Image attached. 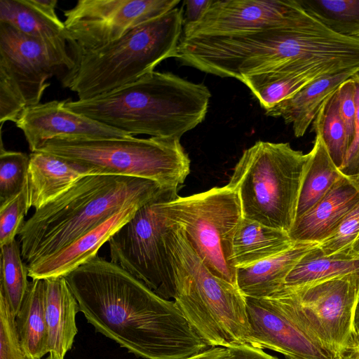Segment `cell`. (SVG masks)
<instances>
[{
    "instance_id": "cell-34",
    "label": "cell",
    "mask_w": 359,
    "mask_h": 359,
    "mask_svg": "<svg viewBox=\"0 0 359 359\" xmlns=\"http://www.w3.org/2000/svg\"><path fill=\"white\" fill-rule=\"evenodd\" d=\"M359 234V203L345 217L336 230L318 243L324 255H331L351 248Z\"/></svg>"
},
{
    "instance_id": "cell-14",
    "label": "cell",
    "mask_w": 359,
    "mask_h": 359,
    "mask_svg": "<svg viewBox=\"0 0 359 359\" xmlns=\"http://www.w3.org/2000/svg\"><path fill=\"white\" fill-rule=\"evenodd\" d=\"M245 298L250 327L248 345L280 353L288 359H334L297 326L273 297Z\"/></svg>"
},
{
    "instance_id": "cell-4",
    "label": "cell",
    "mask_w": 359,
    "mask_h": 359,
    "mask_svg": "<svg viewBox=\"0 0 359 359\" xmlns=\"http://www.w3.org/2000/svg\"><path fill=\"white\" fill-rule=\"evenodd\" d=\"M163 237L173 279V301L195 332L208 347L248 344L245 297L210 271L182 227L168 223Z\"/></svg>"
},
{
    "instance_id": "cell-27",
    "label": "cell",
    "mask_w": 359,
    "mask_h": 359,
    "mask_svg": "<svg viewBox=\"0 0 359 359\" xmlns=\"http://www.w3.org/2000/svg\"><path fill=\"white\" fill-rule=\"evenodd\" d=\"M0 22L20 32L49 42L67 43L65 25L43 16L25 0H0Z\"/></svg>"
},
{
    "instance_id": "cell-32",
    "label": "cell",
    "mask_w": 359,
    "mask_h": 359,
    "mask_svg": "<svg viewBox=\"0 0 359 359\" xmlns=\"http://www.w3.org/2000/svg\"><path fill=\"white\" fill-rule=\"evenodd\" d=\"M29 210L27 184L15 197L0 205V245L14 240L25 224L24 218Z\"/></svg>"
},
{
    "instance_id": "cell-20",
    "label": "cell",
    "mask_w": 359,
    "mask_h": 359,
    "mask_svg": "<svg viewBox=\"0 0 359 359\" xmlns=\"http://www.w3.org/2000/svg\"><path fill=\"white\" fill-rule=\"evenodd\" d=\"M317 243H296L288 250L251 266L237 269L236 284L245 297H268L284 287L285 280L298 262Z\"/></svg>"
},
{
    "instance_id": "cell-37",
    "label": "cell",
    "mask_w": 359,
    "mask_h": 359,
    "mask_svg": "<svg viewBox=\"0 0 359 359\" xmlns=\"http://www.w3.org/2000/svg\"><path fill=\"white\" fill-rule=\"evenodd\" d=\"M351 78L355 86L356 105L354 135L344 161L339 170L344 175L356 179L359 177V73Z\"/></svg>"
},
{
    "instance_id": "cell-24",
    "label": "cell",
    "mask_w": 359,
    "mask_h": 359,
    "mask_svg": "<svg viewBox=\"0 0 359 359\" xmlns=\"http://www.w3.org/2000/svg\"><path fill=\"white\" fill-rule=\"evenodd\" d=\"M342 72L329 67L297 72L276 71L245 76L241 82L248 87L266 111L316 79Z\"/></svg>"
},
{
    "instance_id": "cell-28",
    "label": "cell",
    "mask_w": 359,
    "mask_h": 359,
    "mask_svg": "<svg viewBox=\"0 0 359 359\" xmlns=\"http://www.w3.org/2000/svg\"><path fill=\"white\" fill-rule=\"evenodd\" d=\"M303 9L330 30L359 39V0H297Z\"/></svg>"
},
{
    "instance_id": "cell-23",
    "label": "cell",
    "mask_w": 359,
    "mask_h": 359,
    "mask_svg": "<svg viewBox=\"0 0 359 359\" xmlns=\"http://www.w3.org/2000/svg\"><path fill=\"white\" fill-rule=\"evenodd\" d=\"M15 324L27 359H41L48 351L45 311V280L32 279L15 316Z\"/></svg>"
},
{
    "instance_id": "cell-36",
    "label": "cell",
    "mask_w": 359,
    "mask_h": 359,
    "mask_svg": "<svg viewBox=\"0 0 359 359\" xmlns=\"http://www.w3.org/2000/svg\"><path fill=\"white\" fill-rule=\"evenodd\" d=\"M337 91L339 114L345 127L349 148L353 139L356 114L355 86L352 78L343 82Z\"/></svg>"
},
{
    "instance_id": "cell-38",
    "label": "cell",
    "mask_w": 359,
    "mask_h": 359,
    "mask_svg": "<svg viewBox=\"0 0 359 359\" xmlns=\"http://www.w3.org/2000/svg\"><path fill=\"white\" fill-rule=\"evenodd\" d=\"M212 0H187L183 3V25H190L197 22L205 14Z\"/></svg>"
},
{
    "instance_id": "cell-40",
    "label": "cell",
    "mask_w": 359,
    "mask_h": 359,
    "mask_svg": "<svg viewBox=\"0 0 359 359\" xmlns=\"http://www.w3.org/2000/svg\"><path fill=\"white\" fill-rule=\"evenodd\" d=\"M228 359H279L266 353L264 350L254 348L248 344L232 348V353Z\"/></svg>"
},
{
    "instance_id": "cell-46",
    "label": "cell",
    "mask_w": 359,
    "mask_h": 359,
    "mask_svg": "<svg viewBox=\"0 0 359 359\" xmlns=\"http://www.w3.org/2000/svg\"><path fill=\"white\" fill-rule=\"evenodd\" d=\"M356 180L359 182V177L356 178Z\"/></svg>"
},
{
    "instance_id": "cell-8",
    "label": "cell",
    "mask_w": 359,
    "mask_h": 359,
    "mask_svg": "<svg viewBox=\"0 0 359 359\" xmlns=\"http://www.w3.org/2000/svg\"><path fill=\"white\" fill-rule=\"evenodd\" d=\"M161 208L169 224L182 228L210 271L237 287L232 243L243 217L236 191L227 184L213 187L189 196L165 200Z\"/></svg>"
},
{
    "instance_id": "cell-2",
    "label": "cell",
    "mask_w": 359,
    "mask_h": 359,
    "mask_svg": "<svg viewBox=\"0 0 359 359\" xmlns=\"http://www.w3.org/2000/svg\"><path fill=\"white\" fill-rule=\"evenodd\" d=\"M211 93L202 83L154 71L104 94L67 100V109L130 135L180 140L205 118Z\"/></svg>"
},
{
    "instance_id": "cell-15",
    "label": "cell",
    "mask_w": 359,
    "mask_h": 359,
    "mask_svg": "<svg viewBox=\"0 0 359 359\" xmlns=\"http://www.w3.org/2000/svg\"><path fill=\"white\" fill-rule=\"evenodd\" d=\"M66 100H53L27 107L16 126L24 133L31 152L57 137L125 138L130 135L65 107Z\"/></svg>"
},
{
    "instance_id": "cell-43",
    "label": "cell",
    "mask_w": 359,
    "mask_h": 359,
    "mask_svg": "<svg viewBox=\"0 0 359 359\" xmlns=\"http://www.w3.org/2000/svg\"><path fill=\"white\" fill-rule=\"evenodd\" d=\"M340 359H359V348L347 351Z\"/></svg>"
},
{
    "instance_id": "cell-6",
    "label": "cell",
    "mask_w": 359,
    "mask_h": 359,
    "mask_svg": "<svg viewBox=\"0 0 359 359\" xmlns=\"http://www.w3.org/2000/svg\"><path fill=\"white\" fill-rule=\"evenodd\" d=\"M310 159V151L287 142L257 141L245 149L227 184L238 196L243 218L289 233Z\"/></svg>"
},
{
    "instance_id": "cell-45",
    "label": "cell",
    "mask_w": 359,
    "mask_h": 359,
    "mask_svg": "<svg viewBox=\"0 0 359 359\" xmlns=\"http://www.w3.org/2000/svg\"><path fill=\"white\" fill-rule=\"evenodd\" d=\"M46 359H63V358H59V357L53 355L52 354H49V355Z\"/></svg>"
},
{
    "instance_id": "cell-31",
    "label": "cell",
    "mask_w": 359,
    "mask_h": 359,
    "mask_svg": "<svg viewBox=\"0 0 359 359\" xmlns=\"http://www.w3.org/2000/svg\"><path fill=\"white\" fill-rule=\"evenodd\" d=\"M29 155L0 149V205L18 195L26 186Z\"/></svg>"
},
{
    "instance_id": "cell-29",
    "label": "cell",
    "mask_w": 359,
    "mask_h": 359,
    "mask_svg": "<svg viewBox=\"0 0 359 359\" xmlns=\"http://www.w3.org/2000/svg\"><path fill=\"white\" fill-rule=\"evenodd\" d=\"M21 245L16 239L1 247L0 293L16 316L28 290V269L22 259Z\"/></svg>"
},
{
    "instance_id": "cell-17",
    "label": "cell",
    "mask_w": 359,
    "mask_h": 359,
    "mask_svg": "<svg viewBox=\"0 0 359 359\" xmlns=\"http://www.w3.org/2000/svg\"><path fill=\"white\" fill-rule=\"evenodd\" d=\"M359 203V182L343 175L289 232L295 243H320L329 237Z\"/></svg>"
},
{
    "instance_id": "cell-13",
    "label": "cell",
    "mask_w": 359,
    "mask_h": 359,
    "mask_svg": "<svg viewBox=\"0 0 359 359\" xmlns=\"http://www.w3.org/2000/svg\"><path fill=\"white\" fill-rule=\"evenodd\" d=\"M313 19L297 0H212L197 22L183 27L182 36L228 35L298 26Z\"/></svg>"
},
{
    "instance_id": "cell-9",
    "label": "cell",
    "mask_w": 359,
    "mask_h": 359,
    "mask_svg": "<svg viewBox=\"0 0 359 359\" xmlns=\"http://www.w3.org/2000/svg\"><path fill=\"white\" fill-rule=\"evenodd\" d=\"M270 297L334 359H340L353 348L352 325L359 297V278L346 276L283 287Z\"/></svg>"
},
{
    "instance_id": "cell-7",
    "label": "cell",
    "mask_w": 359,
    "mask_h": 359,
    "mask_svg": "<svg viewBox=\"0 0 359 359\" xmlns=\"http://www.w3.org/2000/svg\"><path fill=\"white\" fill-rule=\"evenodd\" d=\"M37 151L73 163L88 175L143 178L168 189H178L190 172L189 156L174 138L57 137Z\"/></svg>"
},
{
    "instance_id": "cell-18",
    "label": "cell",
    "mask_w": 359,
    "mask_h": 359,
    "mask_svg": "<svg viewBox=\"0 0 359 359\" xmlns=\"http://www.w3.org/2000/svg\"><path fill=\"white\" fill-rule=\"evenodd\" d=\"M86 175L83 168L63 158L39 151L31 152L27 179L29 210L43 208Z\"/></svg>"
},
{
    "instance_id": "cell-44",
    "label": "cell",
    "mask_w": 359,
    "mask_h": 359,
    "mask_svg": "<svg viewBox=\"0 0 359 359\" xmlns=\"http://www.w3.org/2000/svg\"><path fill=\"white\" fill-rule=\"evenodd\" d=\"M350 250L353 253L359 255V234L355 241L351 245Z\"/></svg>"
},
{
    "instance_id": "cell-1",
    "label": "cell",
    "mask_w": 359,
    "mask_h": 359,
    "mask_svg": "<svg viewBox=\"0 0 359 359\" xmlns=\"http://www.w3.org/2000/svg\"><path fill=\"white\" fill-rule=\"evenodd\" d=\"M95 330L138 357L185 359L208 346L174 301L97 255L64 276Z\"/></svg>"
},
{
    "instance_id": "cell-39",
    "label": "cell",
    "mask_w": 359,
    "mask_h": 359,
    "mask_svg": "<svg viewBox=\"0 0 359 359\" xmlns=\"http://www.w3.org/2000/svg\"><path fill=\"white\" fill-rule=\"evenodd\" d=\"M25 1L50 21L56 24H63L55 12L57 0H25Z\"/></svg>"
},
{
    "instance_id": "cell-11",
    "label": "cell",
    "mask_w": 359,
    "mask_h": 359,
    "mask_svg": "<svg viewBox=\"0 0 359 359\" xmlns=\"http://www.w3.org/2000/svg\"><path fill=\"white\" fill-rule=\"evenodd\" d=\"M180 3V0H79L64 11L72 56L113 42Z\"/></svg>"
},
{
    "instance_id": "cell-26",
    "label": "cell",
    "mask_w": 359,
    "mask_h": 359,
    "mask_svg": "<svg viewBox=\"0 0 359 359\" xmlns=\"http://www.w3.org/2000/svg\"><path fill=\"white\" fill-rule=\"evenodd\" d=\"M310 153V163L299 197L296 219L316 205L344 175L332 160L318 135H316Z\"/></svg>"
},
{
    "instance_id": "cell-16",
    "label": "cell",
    "mask_w": 359,
    "mask_h": 359,
    "mask_svg": "<svg viewBox=\"0 0 359 359\" xmlns=\"http://www.w3.org/2000/svg\"><path fill=\"white\" fill-rule=\"evenodd\" d=\"M142 206L133 205L122 209L57 252L29 264V277L32 279H46L65 276L96 257L100 248L109 242Z\"/></svg>"
},
{
    "instance_id": "cell-41",
    "label": "cell",
    "mask_w": 359,
    "mask_h": 359,
    "mask_svg": "<svg viewBox=\"0 0 359 359\" xmlns=\"http://www.w3.org/2000/svg\"><path fill=\"white\" fill-rule=\"evenodd\" d=\"M232 353V348L209 347L203 352L185 359H228Z\"/></svg>"
},
{
    "instance_id": "cell-42",
    "label": "cell",
    "mask_w": 359,
    "mask_h": 359,
    "mask_svg": "<svg viewBox=\"0 0 359 359\" xmlns=\"http://www.w3.org/2000/svg\"><path fill=\"white\" fill-rule=\"evenodd\" d=\"M353 348H359V297L356 302L352 325Z\"/></svg>"
},
{
    "instance_id": "cell-10",
    "label": "cell",
    "mask_w": 359,
    "mask_h": 359,
    "mask_svg": "<svg viewBox=\"0 0 359 359\" xmlns=\"http://www.w3.org/2000/svg\"><path fill=\"white\" fill-rule=\"evenodd\" d=\"M177 190L167 189L140 207L109 241L111 261L166 299H173L175 290L163 237L168 222L161 204L176 198Z\"/></svg>"
},
{
    "instance_id": "cell-19",
    "label": "cell",
    "mask_w": 359,
    "mask_h": 359,
    "mask_svg": "<svg viewBox=\"0 0 359 359\" xmlns=\"http://www.w3.org/2000/svg\"><path fill=\"white\" fill-rule=\"evenodd\" d=\"M358 73L359 68H352L320 77L266 110V114L281 117L286 124L292 125L295 137H302L313 123L325 100L343 82Z\"/></svg>"
},
{
    "instance_id": "cell-35",
    "label": "cell",
    "mask_w": 359,
    "mask_h": 359,
    "mask_svg": "<svg viewBox=\"0 0 359 359\" xmlns=\"http://www.w3.org/2000/svg\"><path fill=\"white\" fill-rule=\"evenodd\" d=\"M27 107L25 100L14 81L6 72L0 68V122L15 123Z\"/></svg>"
},
{
    "instance_id": "cell-5",
    "label": "cell",
    "mask_w": 359,
    "mask_h": 359,
    "mask_svg": "<svg viewBox=\"0 0 359 359\" xmlns=\"http://www.w3.org/2000/svg\"><path fill=\"white\" fill-rule=\"evenodd\" d=\"M183 27V8L176 7L113 42L74 56L62 85L87 100L129 84L175 57Z\"/></svg>"
},
{
    "instance_id": "cell-33",
    "label": "cell",
    "mask_w": 359,
    "mask_h": 359,
    "mask_svg": "<svg viewBox=\"0 0 359 359\" xmlns=\"http://www.w3.org/2000/svg\"><path fill=\"white\" fill-rule=\"evenodd\" d=\"M0 359H27L16 328L15 316L0 293Z\"/></svg>"
},
{
    "instance_id": "cell-21",
    "label": "cell",
    "mask_w": 359,
    "mask_h": 359,
    "mask_svg": "<svg viewBox=\"0 0 359 359\" xmlns=\"http://www.w3.org/2000/svg\"><path fill=\"white\" fill-rule=\"evenodd\" d=\"M44 280L48 351L64 359L78 332L76 315L79 307L64 276Z\"/></svg>"
},
{
    "instance_id": "cell-25",
    "label": "cell",
    "mask_w": 359,
    "mask_h": 359,
    "mask_svg": "<svg viewBox=\"0 0 359 359\" xmlns=\"http://www.w3.org/2000/svg\"><path fill=\"white\" fill-rule=\"evenodd\" d=\"M346 276L359 278V255L353 253L350 248L324 255L317 245L290 271L284 287H298Z\"/></svg>"
},
{
    "instance_id": "cell-22",
    "label": "cell",
    "mask_w": 359,
    "mask_h": 359,
    "mask_svg": "<svg viewBox=\"0 0 359 359\" xmlns=\"http://www.w3.org/2000/svg\"><path fill=\"white\" fill-rule=\"evenodd\" d=\"M289 233L243 218L233 239L232 262L244 268L292 247Z\"/></svg>"
},
{
    "instance_id": "cell-12",
    "label": "cell",
    "mask_w": 359,
    "mask_h": 359,
    "mask_svg": "<svg viewBox=\"0 0 359 359\" xmlns=\"http://www.w3.org/2000/svg\"><path fill=\"white\" fill-rule=\"evenodd\" d=\"M67 44L33 38L0 22V68L18 86L27 107L40 103L50 77L73 66Z\"/></svg>"
},
{
    "instance_id": "cell-3",
    "label": "cell",
    "mask_w": 359,
    "mask_h": 359,
    "mask_svg": "<svg viewBox=\"0 0 359 359\" xmlns=\"http://www.w3.org/2000/svg\"><path fill=\"white\" fill-rule=\"evenodd\" d=\"M167 189L143 178L86 175L25 221L18 233L22 257L28 264L46 257L116 212L144 205Z\"/></svg>"
},
{
    "instance_id": "cell-30",
    "label": "cell",
    "mask_w": 359,
    "mask_h": 359,
    "mask_svg": "<svg viewBox=\"0 0 359 359\" xmlns=\"http://www.w3.org/2000/svg\"><path fill=\"white\" fill-rule=\"evenodd\" d=\"M337 90L321 106L313 122V130L321 137L330 156L339 169L344 161L348 145L339 114Z\"/></svg>"
}]
</instances>
